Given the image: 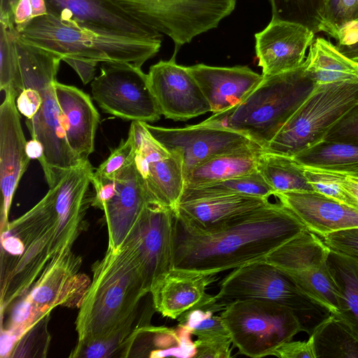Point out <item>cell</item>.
Here are the masks:
<instances>
[{"mask_svg": "<svg viewBox=\"0 0 358 358\" xmlns=\"http://www.w3.org/2000/svg\"><path fill=\"white\" fill-rule=\"evenodd\" d=\"M329 252L321 238L306 229L263 260L282 273L300 271L326 264Z\"/></svg>", "mask_w": 358, "mask_h": 358, "instance_id": "cell-29", "label": "cell"}, {"mask_svg": "<svg viewBox=\"0 0 358 358\" xmlns=\"http://www.w3.org/2000/svg\"><path fill=\"white\" fill-rule=\"evenodd\" d=\"M309 341L315 358H358V336L334 314L313 330Z\"/></svg>", "mask_w": 358, "mask_h": 358, "instance_id": "cell-31", "label": "cell"}, {"mask_svg": "<svg viewBox=\"0 0 358 358\" xmlns=\"http://www.w3.org/2000/svg\"><path fill=\"white\" fill-rule=\"evenodd\" d=\"M294 158L304 167L345 174L358 172V145L323 140Z\"/></svg>", "mask_w": 358, "mask_h": 358, "instance_id": "cell-33", "label": "cell"}, {"mask_svg": "<svg viewBox=\"0 0 358 358\" xmlns=\"http://www.w3.org/2000/svg\"><path fill=\"white\" fill-rule=\"evenodd\" d=\"M48 14L83 26L134 36L160 39L163 35L133 19L108 0H45Z\"/></svg>", "mask_w": 358, "mask_h": 358, "instance_id": "cell-19", "label": "cell"}, {"mask_svg": "<svg viewBox=\"0 0 358 358\" xmlns=\"http://www.w3.org/2000/svg\"><path fill=\"white\" fill-rule=\"evenodd\" d=\"M129 134L134 143L136 165L150 201L176 215L185 187L181 158L159 143L144 122L132 121Z\"/></svg>", "mask_w": 358, "mask_h": 358, "instance_id": "cell-12", "label": "cell"}, {"mask_svg": "<svg viewBox=\"0 0 358 358\" xmlns=\"http://www.w3.org/2000/svg\"><path fill=\"white\" fill-rule=\"evenodd\" d=\"M217 279L215 274L173 268L152 288L153 308L173 320L196 308L222 311L224 306L206 292Z\"/></svg>", "mask_w": 358, "mask_h": 358, "instance_id": "cell-17", "label": "cell"}, {"mask_svg": "<svg viewBox=\"0 0 358 358\" xmlns=\"http://www.w3.org/2000/svg\"><path fill=\"white\" fill-rule=\"evenodd\" d=\"M220 315L232 345L240 354L253 358L273 356L278 347L303 331L292 310L267 300H235Z\"/></svg>", "mask_w": 358, "mask_h": 358, "instance_id": "cell-9", "label": "cell"}, {"mask_svg": "<svg viewBox=\"0 0 358 358\" xmlns=\"http://www.w3.org/2000/svg\"><path fill=\"white\" fill-rule=\"evenodd\" d=\"M135 157L132 136L128 134L126 140L112 150L108 157L94 171L95 178L115 179L117 173Z\"/></svg>", "mask_w": 358, "mask_h": 358, "instance_id": "cell-42", "label": "cell"}, {"mask_svg": "<svg viewBox=\"0 0 358 358\" xmlns=\"http://www.w3.org/2000/svg\"><path fill=\"white\" fill-rule=\"evenodd\" d=\"M305 175L314 192L358 209V201L342 185L345 173L305 167Z\"/></svg>", "mask_w": 358, "mask_h": 358, "instance_id": "cell-39", "label": "cell"}, {"mask_svg": "<svg viewBox=\"0 0 358 358\" xmlns=\"http://www.w3.org/2000/svg\"><path fill=\"white\" fill-rule=\"evenodd\" d=\"M173 53L160 60L148 73L152 92L162 115L174 121H186L210 112V106L187 66L179 65Z\"/></svg>", "mask_w": 358, "mask_h": 358, "instance_id": "cell-14", "label": "cell"}, {"mask_svg": "<svg viewBox=\"0 0 358 358\" xmlns=\"http://www.w3.org/2000/svg\"><path fill=\"white\" fill-rule=\"evenodd\" d=\"M82 259L71 251L50 262L24 297L38 320L59 306H80L90 284L80 272Z\"/></svg>", "mask_w": 358, "mask_h": 358, "instance_id": "cell-15", "label": "cell"}, {"mask_svg": "<svg viewBox=\"0 0 358 358\" xmlns=\"http://www.w3.org/2000/svg\"><path fill=\"white\" fill-rule=\"evenodd\" d=\"M187 69L200 87L213 113L239 104L264 78L248 66L223 67L197 64Z\"/></svg>", "mask_w": 358, "mask_h": 358, "instance_id": "cell-21", "label": "cell"}, {"mask_svg": "<svg viewBox=\"0 0 358 358\" xmlns=\"http://www.w3.org/2000/svg\"><path fill=\"white\" fill-rule=\"evenodd\" d=\"M62 61L68 64L78 75L84 85L94 79L97 61L73 57H65Z\"/></svg>", "mask_w": 358, "mask_h": 358, "instance_id": "cell-49", "label": "cell"}, {"mask_svg": "<svg viewBox=\"0 0 358 358\" xmlns=\"http://www.w3.org/2000/svg\"><path fill=\"white\" fill-rule=\"evenodd\" d=\"M274 190L257 169L222 181L184 187L179 203L221 195H245L268 199ZM179 204V203H178Z\"/></svg>", "mask_w": 358, "mask_h": 358, "instance_id": "cell-34", "label": "cell"}, {"mask_svg": "<svg viewBox=\"0 0 358 358\" xmlns=\"http://www.w3.org/2000/svg\"><path fill=\"white\" fill-rule=\"evenodd\" d=\"M176 227L171 209L148 201L121 245L138 263L149 293L173 268Z\"/></svg>", "mask_w": 358, "mask_h": 358, "instance_id": "cell-11", "label": "cell"}, {"mask_svg": "<svg viewBox=\"0 0 358 358\" xmlns=\"http://www.w3.org/2000/svg\"><path fill=\"white\" fill-rule=\"evenodd\" d=\"M210 309L196 308L178 318L196 338L194 357L229 358L231 357L232 341L220 315Z\"/></svg>", "mask_w": 358, "mask_h": 358, "instance_id": "cell-27", "label": "cell"}, {"mask_svg": "<svg viewBox=\"0 0 358 358\" xmlns=\"http://www.w3.org/2000/svg\"><path fill=\"white\" fill-rule=\"evenodd\" d=\"M257 169L275 193L314 192L305 175V167L294 157L263 150Z\"/></svg>", "mask_w": 358, "mask_h": 358, "instance_id": "cell-32", "label": "cell"}, {"mask_svg": "<svg viewBox=\"0 0 358 358\" xmlns=\"http://www.w3.org/2000/svg\"><path fill=\"white\" fill-rule=\"evenodd\" d=\"M127 15L174 43V53L195 37L217 28L237 0H108Z\"/></svg>", "mask_w": 358, "mask_h": 358, "instance_id": "cell-8", "label": "cell"}, {"mask_svg": "<svg viewBox=\"0 0 358 358\" xmlns=\"http://www.w3.org/2000/svg\"><path fill=\"white\" fill-rule=\"evenodd\" d=\"M273 196L319 236L358 227V209L317 192H276Z\"/></svg>", "mask_w": 358, "mask_h": 358, "instance_id": "cell-22", "label": "cell"}, {"mask_svg": "<svg viewBox=\"0 0 358 358\" xmlns=\"http://www.w3.org/2000/svg\"><path fill=\"white\" fill-rule=\"evenodd\" d=\"M358 22V0H328L322 31L336 39L343 28Z\"/></svg>", "mask_w": 358, "mask_h": 358, "instance_id": "cell-41", "label": "cell"}, {"mask_svg": "<svg viewBox=\"0 0 358 358\" xmlns=\"http://www.w3.org/2000/svg\"><path fill=\"white\" fill-rule=\"evenodd\" d=\"M331 250L358 258V227L320 236Z\"/></svg>", "mask_w": 358, "mask_h": 358, "instance_id": "cell-44", "label": "cell"}, {"mask_svg": "<svg viewBox=\"0 0 358 358\" xmlns=\"http://www.w3.org/2000/svg\"><path fill=\"white\" fill-rule=\"evenodd\" d=\"M268 199L245 195H221L179 203L176 217L202 231H215L267 203Z\"/></svg>", "mask_w": 358, "mask_h": 358, "instance_id": "cell-24", "label": "cell"}, {"mask_svg": "<svg viewBox=\"0 0 358 358\" xmlns=\"http://www.w3.org/2000/svg\"><path fill=\"white\" fill-rule=\"evenodd\" d=\"M215 299L226 306L240 299H262L292 310L309 335L331 313L304 294L285 274L262 259L235 268L219 282Z\"/></svg>", "mask_w": 358, "mask_h": 358, "instance_id": "cell-6", "label": "cell"}, {"mask_svg": "<svg viewBox=\"0 0 358 358\" xmlns=\"http://www.w3.org/2000/svg\"><path fill=\"white\" fill-rule=\"evenodd\" d=\"M144 123L159 143L181 158L184 177L213 157L255 143L240 133L200 123L184 128H165Z\"/></svg>", "mask_w": 358, "mask_h": 358, "instance_id": "cell-13", "label": "cell"}, {"mask_svg": "<svg viewBox=\"0 0 358 358\" xmlns=\"http://www.w3.org/2000/svg\"><path fill=\"white\" fill-rule=\"evenodd\" d=\"M327 265L337 291L335 315L358 336V258L330 250Z\"/></svg>", "mask_w": 358, "mask_h": 358, "instance_id": "cell-30", "label": "cell"}, {"mask_svg": "<svg viewBox=\"0 0 358 358\" xmlns=\"http://www.w3.org/2000/svg\"><path fill=\"white\" fill-rule=\"evenodd\" d=\"M50 313L35 323L16 341L9 357H45L50 342Z\"/></svg>", "mask_w": 358, "mask_h": 358, "instance_id": "cell-40", "label": "cell"}, {"mask_svg": "<svg viewBox=\"0 0 358 358\" xmlns=\"http://www.w3.org/2000/svg\"><path fill=\"white\" fill-rule=\"evenodd\" d=\"M315 86L303 62L292 71L264 77L239 104L200 124L240 133L265 150Z\"/></svg>", "mask_w": 358, "mask_h": 358, "instance_id": "cell-4", "label": "cell"}, {"mask_svg": "<svg viewBox=\"0 0 358 358\" xmlns=\"http://www.w3.org/2000/svg\"><path fill=\"white\" fill-rule=\"evenodd\" d=\"M133 324L128 325L110 336L78 341L71 351L70 357L109 358L121 357L127 339L131 333Z\"/></svg>", "mask_w": 358, "mask_h": 358, "instance_id": "cell-38", "label": "cell"}, {"mask_svg": "<svg viewBox=\"0 0 358 358\" xmlns=\"http://www.w3.org/2000/svg\"><path fill=\"white\" fill-rule=\"evenodd\" d=\"M305 229L280 202H268L215 231L199 230L176 217L173 268L217 275L264 259Z\"/></svg>", "mask_w": 358, "mask_h": 358, "instance_id": "cell-1", "label": "cell"}, {"mask_svg": "<svg viewBox=\"0 0 358 358\" xmlns=\"http://www.w3.org/2000/svg\"><path fill=\"white\" fill-rule=\"evenodd\" d=\"M315 34L294 22L271 18L255 34V52L263 77L292 71L301 66Z\"/></svg>", "mask_w": 358, "mask_h": 358, "instance_id": "cell-16", "label": "cell"}, {"mask_svg": "<svg viewBox=\"0 0 358 358\" xmlns=\"http://www.w3.org/2000/svg\"><path fill=\"white\" fill-rule=\"evenodd\" d=\"M18 36L62 58L126 62L139 67L158 53L162 42V38H145L89 27L50 14L32 20Z\"/></svg>", "mask_w": 358, "mask_h": 358, "instance_id": "cell-5", "label": "cell"}, {"mask_svg": "<svg viewBox=\"0 0 358 358\" xmlns=\"http://www.w3.org/2000/svg\"><path fill=\"white\" fill-rule=\"evenodd\" d=\"M324 140L358 145V102L331 127Z\"/></svg>", "mask_w": 358, "mask_h": 358, "instance_id": "cell-43", "label": "cell"}, {"mask_svg": "<svg viewBox=\"0 0 358 358\" xmlns=\"http://www.w3.org/2000/svg\"><path fill=\"white\" fill-rule=\"evenodd\" d=\"M18 1L0 0V18H8L13 20V13Z\"/></svg>", "mask_w": 358, "mask_h": 358, "instance_id": "cell-51", "label": "cell"}, {"mask_svg": "<svg viewBox=\"0 0 358 358\" xmlns=\"http://www.w3.org/2000/svg\"><path fill=\"white\" fill-rule=\"evenodd\" d=\"M17 34L12 20L0 18V90L16 97L24 89L15 43Z\"/></svg>", "mask_w": 358, "mask_h": 358, "instance_id": "cell-35", "label": "cell"}, {"mask_svg": "<svg viewBox=\"0 0 358 358\" xmlns=\"http://www.w3.org/2000/svg\"><path fill=\"white\" fill-rule=\"evenodd\" d=\"M48 13L45 0H19L13 13L15 29L20 32L32 20Z\"/></svg>", "mask_w": 358, "mask_h": 358, "instance_id": "cell-45", "label": "cell"}, {"mask_svg": "<svg viewBox=\"0 0 358 358\" xmlns=\"http://www.w3.org/2000/svg\"><path fill=\"white\" fill-rule=\"evenodd\" d=\"M41 103L42 99L38 91L30 87H24L16 98L19 113L27 119H31L35 115Z\"/></svg>", "mask_w": 358, "mask_h": 358, "instance_id": "cell-47", "label": "cell"}, {"mask_svg": "<svg viewBox=\"0 0 358 358\" xmlns=\"http://www.w3.org/2000/svg\"><path fill=\"white\" fill-rule=\"evenodd\" d=\"M328 0H268L271 18L301 24L315 34L322 31Z\"/></svg>", "mask_w": 358, "mask_h": 358, "instance_id": "cell-37", "label": "cell"}, {"mask_svg": "<svg viewBox=\"0 0 358 358\" xmlns=\"http://www.w3.org/2000/svg\"><path fill=\"white\" fill-rule=\"evenodd\" d=\"M342 185L358 201V176L346 174Z\"/></svg>", "mask_w": 358, "mask_h": 358, "instance_id": "cell-50", "label": "cell"}, {"mask_svg": "<svg viewBox=\"0 0 358 358\" xmlns=\"http://www.w3.org/2000/svg\"><path fill=\"white\" fill-rule=\"evenodd\" d=\"M26 151L31 159L39 160L43 155V150L39 141L31 138V141L27 142Z\"/></svg>", "mask_w": 358, "mask_h": 358, "instance_id": "cell-52", "label": "cell"}, {"mask_svg": "<svg viewBox=\"0 0 358 358\" xmlns=\"http://www.w3.org/2000/svg\"><path fill=\"white\" fill-rule=\"evenodd\" d=\"M262 151L255 143L213 157L185 176V187L216 182L252 172L257 169Z\"/></svg>", "mask_w": 358, "mask_h": 358, "instance_id": "cell-26", "label": "cell"}, {"mask_svg": "<svg viewBox=\"0 0 358 358\" xmlns=\"http://www.w3.org/2000/svg\"><path fill=\"white\" fill-rule=\"evenodd\" d=\"M304 64L307 76L316 85L358 80V62L322 37L313 40Z\"/></svg>", "mask_w": 358, "mask_h": 358, "instance_id": "cell-28", "label": "cell"}, {"mask_svg": "<svg viewBox=\"0 0 358 358\" xmlns=\"http://www.w3.org/2000/svg\"><path fill=\"white\" fill-rule=\"evenodd\" d=\"M91 83L92 94L101 110L121 119L155 122L162 113L141 67L126 62H101Z\"/></svg>", "mask_w": 358, "mask_h": 358, "instance_id": "cell-10", "label": "cell"}, {"mask_svg": "<svg viewBox=\"0 0 358 358\" xmlns=\"http://www.w3.org/2000/svg\"><path fill=\"white\" fill-rule=\"evenodd\" d=\"M273 356L279 358H315L309 339L306 341H287L278 347Z\"/></svg>", "mask_w": 358, "mask_h": 358, "instance_id": "cell-48", "label": "cell"}, {"mask_svg": "<svg viewBox=\"0 0 358 358\" xmlns=\"http://www.w3.org/2000/svg\"><path fill=\"white\" fill-rule=\"evenodd\" d=\"M283 273L308 297L327 308L331 314L336 313L337 291L327 263L319 267Z\"/></svg>", "mask_w": 358, "mask_h": 358, "instance_id": "cell-36", "label": "cell"}, {"mask_svg": "<svg viewBox=\"0 0 358 358\" xmlns=\"http://www.w3.org/2000/svg\"><path fill=\"white\" fill-rule=\"evenodd\" d=\"M115 182V194L101 208L108 228V248L113 250L120 248L144 206L151 201L135 157L117 173Z\"/></svg>", "mask_w": 358, "mask_h": 358, "instance_id": "cell-20", "label": "cell"}, {"mask_svg": "<svg viewBox=\"0 0 358 358\" xmlns=\"http://www.w3.org/2000/svg\"><path fill=\"white\" fill-rule=\"evenodd\" d=\"M16 96L5 94L0 106L1 231L9 223L8 213L15 192L31 159L16 105Z\"/></svg>", "mask_w": 358, "mask_h": 358, "instance_id": "cell-18", "label": "cell"}, {"mask_svg": "<svg viewBox=\"0 0 358 358\" xmlns=\"http://www.w3.org/2000/svg\"><path fill=\"white\" fill-rule=\"evenodd\" d=\"M357 102L358 80L316 85L263 150L294 157L323 141Z\"/></svg>", "mask_w": 358, "mask_h": 358, "instance_id": "cell-7", "label": "cell"}, {"mask_svg": "<svg viewBox=\"0 0 358 358\" xmlns=\"http://www.w3.org/2000/svg\"><path fill=\"white\" fill-rule=\"evenodd\" d=\"M349 175H353V176H358V172L355 173H353V174H349Z\"/></svg>", "mask_w": 358, "mask_h": 358, "instance_id": "cell-53", "label": "cell"}, {"mask_svg": "<svg viewBox=\"0 0 358 358\" xmlns=\"http://www.w3.org/2000/svg\"><path fill=\"white\" fill-rule=\"evenodd\" d=\"M190 331L177 328L143 326L130 334L121 357H194L196 346Z\"/></svg>", "mask_w": 358, "mask_h": 358, "instance_id": "cell-25", "label": "cell"}, {"mask_svg": "<svg viewBox=\"0 0 358 358\" xmlns=\"http://www.w3.org/2000/svg\"><path fill=\"white\" fill-rule=\"evenodd\" d=\"M15 43L24 87L38 90L42 99L37 113L32 118L26 119L25 123L31 138L43 146V155L38 161L50 188L66 171L83 162L68 145L54 87L62 58L24 41L18 34Z\"/></svg>", "mask_w": 358, "mask_h": 358, "instance_id": "cell-3", "label": "cell"}, {"mask_svg": "<svg viewBox=\"0 0 358 358\" xmlns=\"http://www.w3.org/2000/svg\"><path fill=\"white\" fill-rule=\"evenodd\" d=\"M336 47L348 58L358 62V22L343 28L337 35Z\"/></svg>", "mask_w": 358, "mask_h": 358, "instance_id": "cell-46", "label": "cell"}, {"mask_svg": "<svg viewBox=\"0 0 358 358\" xmlns=\"http://www.w3.org/2000/svg\"><path fill=\"white\" fill-rule=\"evenodd\" d=\"M54 87L68 145L80 161H87L94 150L99 114L90 96L81 90L57 80Z\"/></svg>", "mask_w": 358, "mask_h": 358, "instance_id": "cell-23", "label": "cell"}, {"mask_svg": "<svg viewBox=\"0 0 358 358\" xmlns=\"http://www.w3.org/2000/svg\"><path fill=\"white\" fill-rule=\"evenodd\" d=\"M92 270L76 320L78 341L108 336L133 324L140 301L149 293L138 263L123 246L108 248Z\"/></svg>", "mask_w": 358, "mask_h": 358, "instance_id": "cell-2", "label": "cell"}]
</instances>
